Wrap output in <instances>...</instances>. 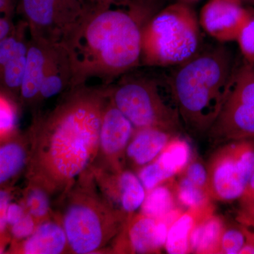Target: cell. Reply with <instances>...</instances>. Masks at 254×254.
Wrapping results in <instances>:
<instances>
[{"mask_svg":"<svg viewBox=\"0 0 254 254\" xmlns=\"http://www.w3.org/2000/svg\"><path fill=\"white\" fill-rule=\"evenodd\" d=\"M81 84L33 130L28 176L50 195H64L90 170L99 152L100 126L108 88Z\"/></svg>","mask_w":254,"mask_h":254,"instance_id":"obj_1","label":"cell"},{"mask_svg":"<svg viewBox=\"0 0 254 254\" xmlns=\"http://www.w3.org/2000/svg\"><path fill=\"white\" fill-rule=\"evenodd\" d=\"M163 0H96L64 48L73 86L96 76L111 81L141 66L146 23Z\"/></svg>","mask_w":254,"mask_h":254,"instance_id":"obj_2","label":"cell"},{"mask_svg":"<svg viewBox=\"0 0 254 254\" xmlns=\"http://www.w3.org/2000/svg\"><path fill=\"white\" fill-rule=\"evenodd\" d=\"M240 63L232 50L220 43L170 68L182 125L191 134L208 133Z\"/></svg>","mask_w":254,"mask_h":254,"instance_id":"obj_3","label":"cell"},{"mask_svg":"<svg viewBox=\"0 0 254 254\" xmlns=\"http://www.w3.org/2000/svg\"><path fill=\"white\" fill-rule=\"evenodd\" d=\"M133 69L108 88L110 99L136 129L160 128L177 135L182 125L170 73L163 68Z\"/></svg>","mask_w":254,"mask_h":254,"instance_id":"obj_4","label":"cell"},{"mask_svg":"<svg viewBox=\"0 0 254 254\" xmlns=\"http://www.w3.org/2000/svg\"><path fill=\"white\" fill-rule=\"evenodd\" d=\"M64 195H67L60 222L73 254H95L104 250L128 218L82 177Z\"/></svg>","mask_w":254,"mask_h":254,"instance_id":"obj_5","label":"cell"},{"mask_svg":"<svg viewBox=\"0 0 254 254\" xmlns=\"http://www.w3.org/2000/svg\"><path fill=\"white\" fill-rule=\"evenodd\" d=\"M200 28L190 5L161 8L143 29L141 66L170 68L188 61L203 48Z\"/></svg>","mask_w":254,"mask_h":254,"instance_id":"obj_6","label":"cell"},{"mask_svg":"<svg viewBox=\"0 0 254 254\" xmlns=\"http://www.w3.org/2000/svg\"><path fill=\"white\" fill-rule=\"evenodd\" d=\"M207 135L213 145L254 138V64L243 60L237 66Z\"/></svg>","mask_w":254,"mask_h":254,"instance_id":"obj_7","label":"cell"},{"mask_svg":"<svg viewBox=\"0 0 254 254\" xmlns=\"http://www.w3.org/2000/svg\"><path fill=\"white\" fill-rule=\"evenodd\" d=\"M96 0H21L31 39L64 46Z\"/></svg>","mask_w":254,"mask_h":254,"instance_id":"obj_8","label":"cell"},{"mask_svg":"<svg viewBox=\"0 0 254 254\" xmlns=\"http://www.w3.org/2000/svg\"><path fill=\"white\" fill-rule=\"evenodd\" d=\"M206 168L213 200L228 202L242 198L254 173V138L222 145L210 157Z\"/></svg>","mask_w":254,"mask_h":254,"instance_id":"obj_9","label":"cell"},{"mask_svg":"<svg viewBox=\"0 0 254 254\" xmlns=\"http://www.w3.org/2000/svg\"><path fill=\"white\" fill-rule=\"evenodd\" d=\"M170 225L166 220L141 213L128 217L114 241V252L120 254H158L165 247Z\"/></svg>","mask_w":254,"mask_h":254,"instance_id":"obj_10","label":"cell"},{"mask_svg":"<svg viewBox=\"0 0 254 254\" xmlns=\"http://www.w3.org/2000/svg\"><path fill=\"white\" fill-rule=\"evenodd\" d=\"M135 131L131 122L112 103L109 97L102 118L98 152V155L104 158V168H125V151Z\"/></svg>","mask_w":254,"mask_h":254,"instance_id":"obj_11","label":"cell"},{"mask_svg":"<svg viewBox=\"0 0 254 254\" xmlns=\"http://www.w3.org/2000/svg\"><path fill=\"white\" fill-rule=\"evenodd\" d=\"M98 178L103 196L115 208L128 217L141 208L146 190L133 170L103 168Z\"/></svg>","mask_w":254,"mask_h":254,"instance_id":"obj_12","label":"cell"},{"mask_svg":"<svg viewBox=\"0 0 254 254\" xmlns=\"http://www.w3.org/2000/svg\"><path fill=\"white\" fill-rule=\"evenodd\" d=\"M250 15L237 0H209L200 11L201 28L221 43L235 41Z\"/></svg>","mask_w":254,"mask_h":254,"instance_id":"obj_13","label":"cell"},{"mask_svg":"<svg viewBox=\"0 0 254 254\" xmlns=\"http://www.w3.org/2000/svg\"><path fill=\"white\" fill-rule=\"evenodd\" d=\"M188 142L175 136L154 160L136 172L146 192L163 182L180 175L190 160Z\"/></svg>","mask_w":254,"mask_h":254,"instance_id":"obj_14","label":"cell"},{"mask_svg":"<svg viewBox=\"0 0 254 254\" xmlns=\"http://www.w3.org/2000/svg\"><path fill=\"white\" fill-rule=\"evenodd\" d=\"M175 136L171 132L153 127L136 129L127 145L125 162L136 173L154 160Z\"/></svg>","mask_w":254,"mask_h":254,"instance_id":"obj_15","label":"cell"},{"mask_svg":"<svg viewBox=\"0 0 254 254\" xmlns=\"http://www.w3.org/2000/svg\"><path fill=\"white\" fill-rule=\"evenodd\" d=\"M213 202L200 206L187 209L173 222L169 228L165 242L167 253H190V237L199 222L214 214Z\"/></svg>","mask_w":254,"mask_h":254,"instance_id":"obj_16","label":"cell"},{"mask_svg":"<svg viewBox=\"0 0 254 254\" xmlns=\"http://www.w3.org/2000/svg\"><path fill=\"white\" fill-rule=\"evenodd\" d=\"M67 249V237L61 222L43 220L37 224L33 233L22 241L16 251L26 254H60Z\"/></svg>","mask_w":254,"mask_h":254,"instance_id":"obj_17","label":"cell"},{"mask_svg":"<svg viewBox=\"0 0 254 254\" xmlns=\"http://www.w3.org/2000/svg\"><path fill=\"white\" fill-rule=\"evenodd\" d=\"M73 78L72 64L66 50L63 46H50L46 74L39 98L49 99L56 96L69 83L73 86Z\"/></svg>","mask_w":254,"mask_h":254,"instance_id":"obj_18","label":"cell"},{"mask_svg":"<svg viewBox=\"0 0 254 254\" xmlns=\"http://www.w3.org/2000/svg\"><path fill=\"white\" fill-rule=\"evenodd\" d=\"M50 50V46L32 39L28 43L26 70L20 91V97L26 103H33L39 98Z\"/></svg>","mask_w":254,"mask_h":254,"instance_id":"obj_19","label":"cell"},{"mask_svg":"<svg viewBox=\"0 0 254 254\" xmlns=\"http://www.w3.org/2000/svg\"><path fill=\"white\" fill-rule=\"evenodd\" d=\"M30 149L17 134L0 140V187L12 182L28 167Z\"/></svg>","mask_w":254,"mask_h":254,"instance_id":"obj_20","label":"cell"},{"mask_svg":"<svg viewBox=\"0 0 254 254\" xmlns=\"http://www.w3.org/2000/svg\"><path fill=\"white\" fill-rule=\"evenodd\" d=\"M179 207L182 206L177 200L176 181L173 178L146 192L140 213L162 220Z\"/></svg>","mask_w":254,"mask_h":254,"instance_id":"obj_21","label":"cell"},{"mask_svg":"<svg viewBox=\"0 0 254 254\" xmlns=\"http://www.w3.org/2000/svg\"><path fill=\"white\" fill-rule=\"evenodd\" d=\"M225 224L215 214L195 226L190 237V253L220 254V243Z\"/></svg>","mask_w":254,"mask_h":254,"instance_id":"obj_22","label":"cell"},{"mask_svg":"<svg viewBox=\"0 0 254 254\" xmlns=\"http://www.w3.org/2000/svg\"><path fill=\"white\" fill-rule=\"evenodd\" d=\"M176 193L180 205L187 209L207 204L213 200L208 190L197 186L180 175L176 181Z\"/></svg>","mask_w":254,"mask_h":254,"instance_id":"obj_23","label":"cell"},{"mask_svg":"<svg viewBox=\"0 0 254 254\" xmlns=\"http://www.w3.org/2000/svg\"><path fill=\"white\" fill-rule=\"evenodd\" d=\"M50 195L44 187L34 182L26 189L23 206L36 221L44 220L50 213Z\"/></svg>","mask_w":254,"mask_h":254,"instance_id":"obj_24","label":"cell"},{"mask_svg":"<svg viewBox=\"0 0 254 254\" xmlns=\"http://www.w3.org/2000/svg\"><path fill=\"white\" fill-rule=\"evenodd\" d=\"M26 28V23H21L15 26L11 35L0 41V70L15 57L27 53L29 42L25 38Z\"/></svg>","mask_w":254,"mask_h":254,"instance_id":"obj_25","label":"cell"},{"mask_svg":"<svg viewBox=\"0 0 254 254\" xmlns=\"http://www.w3.org/2000/svg\"><path fill=\"white\" fill-rule=\"evenodd\" d=\"M17 110L11 95L0 90V140L16 134Z\"/></svg>","mask_w":254,"mask_h":254,"instance_id":"obj_26","label":"cell"},{"mask_svg":"<svg viewBox=\"0 0 254 254\" xmlns=\"http://www.w3.org/2000/svg\"><path fill=\"white\" fill-rule=\"evenodd\" d=\"M247 242L245 229L225 227L220 243V254H240Z\"/></svg>","mask_w":254,"mask_h":254,"instance_id":"obj_27","label":"cell"},{"mask_svg":"<svg viewBox=\"0 0 254 254\" xmlns=\"http://www.w3.org/2000/svg\"><path fill=\"white\" fill-rule=\"evenodd\" d=\"M237 41L244 60L254 64V15L251 16L250 20L241 30Z\"/></svg>","mask_w":254,"mask_h":254,"instance_id":"obj_28","label":"cell"},{"mask_svg":"<svg viewBox=\"0 0 254 254\" xmlns=\"http://www.w3.org/2000/svg\"><path fill=\"white\" fill-rule=\"evenodd\" d=\"M182 176L187 177L190 182L197 186L208 190V173L207 168L198 160H190L186 168L180 174Z\"/></svg>","mask_w":254,"mask_h":254,"instance_id":"obj_29","label":"cell"},{"mask_svg":"<svg viewBox=\"0 0 254 254\" xmlns=\"http://www.w3.org/2000/svg\"><path fill=\"white\" fill-rule=\"evenodd\" d=\"M36 226V220L26 212L19 221L9 227L10 234L15 240L23 241L31 236Z\"/></svg>","mask_w":254,"mask_h":254,"instance_id":"obj_30","label":"cell"},{"mask_svg":"<svg viewBox=\"0 0 254 254\" xmlns=\"http://www.w3.org/2000/svg\"><path fill=\"white\" fill-rule=\"evenodd\" d=\"M26 213V210L23 205L11 202L5 211V216H6L8 227L12 226L15 223L19 221Z\"/></svg>","mask_w":254,"mask_h":254,"instance_id":"obj_31","label":"cell"},{"mask_svg":"<svg viewBox=\"0 0 254 254\" xmlns=\"http://www.w3.org/2000/svg\"><path fill=\"white\" fill-rule=\"evenodd\" d=\"M238 220L244 225L254 228V199L242 200V208Z\"/></svg>","mask_w":254,"mask_h":254,"instance_id":"obj_32","label":"cell"},{"mask_svg":"<svg viewBox=\"0 0 254 254\" xmlns=\"http://www.w3.org/2000/svg\"><path fill=\"white\" fill-rule=\"evenodd\" d=\"M15 26L11 21V13L0 14V41L11 34Z\"/></svg>","mask_w":254,"mask_h":254,"instance_id":"obj_33","label":"cell"},{"mask_svg":"<svg viewBox=\"0 0 254 254\" xmlns=\"http://www.w3.org/2000/svg\"><path fill=\"white\" fill-rule=\"evenodd\" d=\"M11 195L9 190L0 187V211H5L11 203Z\"/></svg>","mask_w":254,"mask_h":254,"instance_id":"obj_34","label":"cell"},{"mask_svg":"<svg viewBox=\"0 0 254 254\" xmlns=\"http://www.w3.org/2000/svg\"><path fill=\"white\" fill-rule=\"evenodd\" d=\"M11 13V0H0V14Z\"/></svg>","mask_w":254,"mask_h":254,"instance_id":"obj_35","label":"cell"},{"mask_svg":"<svg viewBox=\"0 0 254 254\" xmlns=\"http://www.w3.org/2000/svg\"><path fill=\"white\" fill-rule=\"evenodd\" d=\"M200 1V0H175V2L190 5V4H193V3L198 2V1Z\"/></svg>","mask_w":254,"mask_h":254,"instance_id":"obj_36","label":"cell"},{"mask_svg":"<svg viewBox=\"0 0 254 254\" xmlns=\"http://www.w3.org/2000/svg\"><path fill=\"white\" fill-rule=\"evenodd\" d=\"M3 252H4V249L0 247V254L3 253Z\"/></svg>","mask_w":254,"mask_h":254,"instance_id":"obj_37","label":"cell"},{"mask_svg":"<svg viewBox=\"0 0 254 254\" xmlns=\"http://www.w3.org/2000/svg\"><path fill=\"white\" fill-rule=\"evenodd\" d=\"M252 199H254V195H253V196H252V198H250V199H248V200H252Z\"/></svg>","mask_w":254,"mask_h":254,"instance_id":"obj_38","label":"cell"},{"mask_svg":"<svg viewBox=\"0 0 254 254\" xmlns=\"http://www.w3.org/2000/svg\"><path fill=\"white\" fill-rule=\"evenodd\" d=\"M103 1H105V0H103Z\"/></svg>","mask_w":254,"mask_h":254,"instance_id":"obj_39","label":"cell"}]
</instances>
